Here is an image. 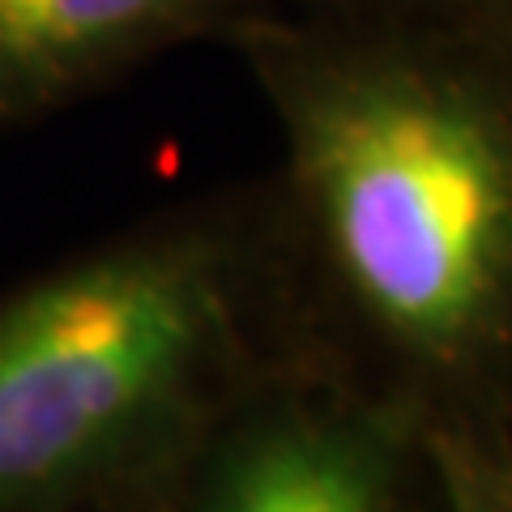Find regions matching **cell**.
<instances>
[{"label":"cell","instance_id":"obj_5","mask_svg":"<svg viewBox=\"0 0 512 512\" xmlns=\"http://www.w3.org/2000/svg\"><path fill=\"white\" fill-rule=\"evenodd\" d=\"M440 512H512V431H427Z\"/></svg>","mask_w":512,"mask_h":512},{"label":"cell","instance_id":"obj_3","mask_svg":"<svg viewBox=\"0 0 512 512\" xmlns=\"http://www.w3.org/2000/svg\"><path fill=\"white\" fill-rule=\"evenodd\" d=\"M141 512H440L427 431L312 355L256 376Z\"/></svg>","mask_w":512,"mask_h":512},{"label":"cell","instance_id":"obj_4","mask_svg":"<svg viewBox=\"0 0 512 512\" xmlns=\"http://www.w3.org/2000/svg\"><path fill=\"white\" fill-rule=\"evenodd\" d=\"M286 0H0V128L94 99L192 43H222Z\"/></svg>","mask_w":512,"mask_h":512},{"label":"cell","instance_id":"obj_6","mask_svg":"<svg viewBox=\"0 0 512 512\" xmlns=\"http://www.w3.org/2000/svg\"><path fill=\"white\" fill-rule=\"evenodd\" d=\"M291 9L431 26L512 56V0H286Z\"/></svg>","mask_w":512,"mask_h":512},{"label":"cell","instance_id":"obj_1","mask_svg":"<svg viewBox=\"0 0 512 512\" xmlns=\"http://www.w3.org/2000/svg\"><path fill=\"white\" fill-rule=\"evenodd\" d=\"M303 355L423 431H512V56L282 5L231 39Z\"/></svg>","mask_w":512,"mask_h":512},{"label":"cell","instance_id":"obj_2","mask_svg":"<svg viewBox=\"0 0 512 512\" xmlns=\"http://www.w3.org/2000/svg\"><path fill=\"white\" fill-rule=\"evenodd\" d=\"M291 355L261 180L5 286L0 512H141L214 414Z\"/></svg>","mask_w":512,"mask_h":512}]
</instances>
